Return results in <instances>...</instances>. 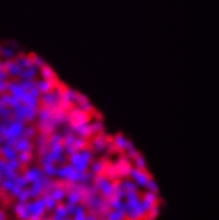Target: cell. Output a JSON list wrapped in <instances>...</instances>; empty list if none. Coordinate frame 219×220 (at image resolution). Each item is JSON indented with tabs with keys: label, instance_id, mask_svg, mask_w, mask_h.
Instances as JSON below:
<instances>
[{
	"label": "cell",
	"instance_id": "cell-27",
	"mask_svg": "<svg viewBox=\"0 0 219 220\" xmlns=\"http://www.w3.org/2000/svg\"><path fill=\"white\" fill-rule=\"evenodd\" d=\"M29 192L27 191H23L21 192V194L19 195V200L21 202H25L27 200L29 196Z\"/></svg>",
	"mask_w": 219,
	"mask_h": 220
},
{
	"label": "cell",
	"instance_id": "cell-25",
	"mask_svg": "<svg viewBox=\"0 0 219 220\" xmlns=\"http://www.w3.org/2000/svg\"><path fill=\"white\" fill-rule=\"evenodd\" d=\"M28 182L26 178L19 177L15 179V183L17 185H19L21 188L27 185V182Z\"/></svg>",
	"mask_w": 219,
	"mask_h": 220
},
{
	"label": "cell",
	"instance_id": "cell-22",
	"mask_svg": "<svg viewBox=\"0 0 219 220\" xmlns=\"http://www.w3.org/2000/svg\"><path fill=\"white\" fill-rule=\"evenodd\" d=\"M79 195L76 192H71L69 196V200L70 203L75 204L79 200Z\"/></svg>",
	"mask_w": 219,
	"mask_h": 220
},
{
	"label": "cell",
	"instance_id": "cell-38",
	"mask_svg": "<svg viewBox=\"0 0 219 220\" xmlns=\"http://www.w3.org/2000/svg\"><path fill=\"white\" fill-rule=\"evenodd\" d=\"M1 113H2V115H3V116H8V115H9L10 112L9 110H8L7 109H3V111L1 110Z\"/></svg>",
	"mask_w": 219,
	"mask_h": 220
},
{
	"label": "cell",
	"instance_id": "cell-37",
	"mask_svg": "<svg viewBox=\"0 0 219 220\" xmlns=\"http://www.w3.org/2000/svg\"><path fill=\"white\" fill-rule=\"evenodd\" d=\"M92 126L93 129L94 131H100L102 128V125L101 123H96L94 125H93Z\"/></svg>",
	"mask_w": 219,
	"mask_h": 220
},
{
	"label": "cell",
	"instance_id": "cell-19",
	"mask_svg": "<svg viewBox=\"0 0 219 220\" xmlns=\"http://www.w3.org/2000/svg\"><path fill=\"white\" fill-rule=\"evenodd\" d=\"M4 172H5L6 176H8V178L9 179L12 180V179L15 178L16 173L15 172V170L12 169L8 164H7L6 169H5Z\"/></svg>",
	"mask_w": 219,
	"mask_h": 220
},
{
	"label": "cell",
	"instance_id": "cell-5",
	"mask_svg": "<svg viewBox=\"0 0 219 220\" xmlns=\"http://www.w3.org/2000/svg\"><path fill=\"white\" fill-rule=\"evenodd\" d=\"M23 126L20 122H17L13 123L10 125L9 128H7L6 133L4 134V136L6 139H9L12 138H16L19 137L20 134L22 132Z\"/></svg>",
	"mask_w": 219,
	"mask_h": 220
},
{
	"label": "cell",
	"instance_id": "cell-20",
	"mask_svg": "<svg viewBox=\"0 0 219 220\" xmlns=\"http://www.w3.org/2000/svg\"><path fill=\"white\" fill-rule=\"evenodd\" d=\"M64 196V192L62 190L57 189L55 190L53 193L52 197L54 198L55 201H60Z\"/></svg>",
	"mask_w": 219,
	"mask_h": 220
},
{
	"label": "cell",
	"instance_id": "cell-21",
	"mask_svg": "<svg viewBox=\"0 0 219 220\" xmlns=\"http://www.w3.org/2000/svg\"><path fill=\"white\" fill-rule=\"evenodd\" d=\"M95 144L96 148L97 150H102V149L104 147L105 142L102 137H99L96 139Z\"/></svg>",
	"mask_w": 219,
	"mask_h": 220
},
{
	"label": "cell",
	"instance_id": "cell-24",
	"mask_svg": "<svg viewBox=\"0 0 219 220\" xmlns=\"http://www.w3.org/2000/svg\"><path fill=\"white\" fill-rule=\"evenodd\" d=\"M15 183L13 182L11 179H7L6 181H5L3 183V187L5 189H6L8 190L12 191L13 188L15 186Z\"/></svg>",
	"mask_w": 219,
	"mask_h": 220
},
{
	"label": "cell",
	"instance_id": "cell-33",
	"mask_svg": "<svg viewBox=\"0 0 219 220\" xmlns=\"http://www.w3.org/2000/svg\"><path fill=\"white\" fill-rule=\"evenodd\" d=\"M61 140H62V137H61L60 135H57L54 136V137H53L52 140V146H54V145L60 144Z\"/></svg>",
	"mask_w": 219,
	"mask_h": 220
},
{
	"label": "cell",
	"instance_id": "cell-16",
	"mask_svg": "<svg viewBox=\"0 0 219 220\" xmlns=\"http://www.w3.org/2000/svg\"><path fill=\"white\" fill-rule=\"evenodd\" d=\"M75 214H76V220H82L85 219V215L84 211V208L82 206L77 208Z\"/></svg>",
	"mask_w": 219,
	"mask_h": 220
},
{
	"label": "cell",
	"instance_id": "cell-3",
	"mask_svg": "<svg viewBox=\"0 0 219 220\" xmlns=\"http://www.w3.org/2000/svg\"><path fill=\"white\" fill-rule=\"evenodd\" d=\"M26 206L29 214L36 215L40 217L44 212L46 204L44 199H40L34 203L28 204Z\"/></svg>",
	"mask_w": 219,
	"mask_h": 220
},
{
	"label": "cell",
	"instance_id": "cell-14",
	"mask_svg": "<svg viewBox=\"0 0 219 220\" xmlns=\"http://www.w3.org/2000/svg\"><path fill=\"white\" fill-rule=\"evenodd\" d=\"M67 213V208H65L63 205H59L56 210V219L61 220L64 219L66 217Z\"/></svg>",
	"mask_w": 219,
	"mask_h": 220
},
{
	"label": "cell",
	"instance_id": "cell-28",
	"mask_svg": "<svg viewBox=\"0 0 219 220\" xmlns=\"http://www.w3.org/2000/svg\"><path fill=\"white\" fill-rule=\"evenodd\" d=\"M75 137H74V136L73 135H69L66 138V140L65 141V144H66V146L68 147V146H72L73 144L74 141L75 140Z\"/></svg>",
	"mask_w": 219,
	"mask_h": 220
},
{
	"label": "cell",
	"instance_id": "cell-2",
	"mask_svg": "<svg viewBox=\"0 0 219 220\" xmlns=\"http://www.w3.org/2000/svg\"><path fill=\"white\" fill-rule=\"evenodd\" d=\"M71 123L75 128L80 125L86 124L89 121V115L88 112L76 109L71 112Z\"/></svg>",
	"mask_w": 219,
	"mask_h": 220
},
{
	"label": "cell",
	"instance_id": "cell-17",
	"mask_svg": "<svg viewBox=\"0 0 219 220\" xmlns=\"http://www.w3.org/2000/svg\"><path fill=\"white\" fill-rule=\"evenodd\" d=\"M45 171L48 176H53L57 173V170L52 165V163L45 164Z\"/></svg>",
	"mask_w": 219,
	"mask_h": 220
},
{
	"label": "cell",
	"instance_id": "cell-36",
	"mask_svg": "<svg viewBox=\"0 0 219 220\" xmlns=\"http://www.w3.org/2000/svg\"><path fill=\"white\" fill-rule=\"evenodd\" d=\"M76 209L77 208L75 206V204H71V203H70V204L68 206L67 208V212L69 213H71V214L75 213Z\"/></svg>",
	"mask_w": 219,
	"mask_h": 220
},
{
	"label": "cell",
	"instance_id": "cell-8",
	"mask_svg": "<svg viewBox=\"0 0 219 220\" xmlns=\"http://www.w3.org/2000/svg\"><path fill=\"white\" fill-rule=\"evenodd\" d=\"M75 129L78 132L80 135L84 137H88L92 134L93 132H94L92 126L88 125L86 124L77 126L75 128Z\"/></svg>",
	"mask_w": 219,
	"mask_h": 220
},
{
	"label": "cell",
	"instance_id": "cell-26",
	"mask_svg": "<svg viewBox=\"0 0 219 220\" xmlns=\"http://www.w3.org/2000/svg\"><path fill=\"white\" fill-rule=\"evenodd\" d=\"M103 169V165L101 163H96L92 167L93 171L96 173L101 172Z\"/></svg>",
	"mask_w": 219,
	"mask_h": 220
},
{
	"label": "cell",
	"instance_id": "cell-10",
	"mask_svg": "<svg viewBox=\"0 0 219 220\" xmlns=\"http://www.w3.org/2000/svg\"><path fill=\"white\" fill-rule=\"evenodd\" d=\"M99 183L102 192H103L105 195L109 196L112 193L113 187L107 181L101 178L99 181Z\"/></svg>",
	"mask_w": 219,
	"mask_h": 220
},
{
	"label": "cell",
	"instance_id": "cell-31",
	"mask_svg": "<svg viewBox=\"0 0 219 220\" xmlns=\"http://www.w3.org/2000/svg\"><path fill=\"white\" fill-rule=\"evenodd\" d=\"M12 169L16 170L17 169L19 166V163L16 160H10L9 163L8 164Z\"/></svg>",
	"mask_w": 219,
	"mask_h": 220
},
{
	"label": "cell",
	"instance_id": "cell-18",
	"mask_svg": "<svg viewBox=\"0 0 219 220\" xmlns=\"http://www.w3.org/2000/svg\"><path fill=\"white\" fill-rule=\"evenodd\" d=\"M30 152H22L19 156V159L21 162L26 163L28 162L30 159Z\"/></svg>",
	"mask_w": 219,
	"mask_h": 220
},
{
	"label": "cell",
	"instance_id": "cell-30",
	"mask_svg": "<svg viewBox=\"0 0 219 220\" xmlns=\"http://www.w3.org/2000/svg\"><path fill=\"white\" fill-rule=\"evenodd\" d=\"M82 109H83V111L89 113L90 112L92 111V105H91V104H89V103H88L87 102H85V103L82 104Z\"/></svg>",
	"mask_w": 219,
	"mask_h": 220
},
{
	"label": "cell",
	"instance_id": "cell-13",
	"mask_svg": "<svg viewBox=\"0 0 219 220\" xmlns=\"http://www.w3.org/2000/svg\"><path fill=\"white\" fill-rule=\"evenodd\" d=\"M2 152L3 156L7 159L11 160H15L16 157V151L9 146L4 147L2 149Z\"/></svg>",
	"mask_w": 219,
	"mask_h": 220
},
{
	"label": "cell",
	"instance_id": "cell-7",
	"mask_svg": "<svg viewBox=\"0 0 219 220\" xmlns=\"http://www.w3.org/2000/svg\"><path fill=\"white\" fill-rule=\"evenodd\" d=\"M32 145L26 139H22L17 143L16 150L21 152H30L32 150Z\"/></svg>",
	"mask_w": 219,
	"mask_h": 220
},
{
	"label": "cell",
	"instance_id": "cell-12",
	"mask_svg": "<svg viewBox=\"0 0 219 220\" xmlns=\"http://www.w3.org/2000/svg\"><path fill=\"white\" fill-rule=\"evenodd\" d=\"M41 186L42 184L41 180H38L34 182V184L32 186V189L29 191L30 196L32 197H36L38 196L41 190Z\"/></svg>",
	"mask_w": 219,
	"mask_h": 220
},
{
	"label": "cell",
	"instance_id": "cell-34",
	"mask_svg": "<svg viewBox=\"0 0 219 220\" xmlns=\"http://www.w3.org/2000/svg\"><path fill=\"white\" fill-rule=\"evenodd\" d=\"M21 187H20L19 185H15L14 187V188H13L12 190V192L13 194L15 195V196H19V195L21 194Z\"/></svg>",
	"mask_w": 219,
	"mask_h": 220
},
{
	"label": "cell",
	"instance_id": "cell-15",
	"mask_svg": "<svg viewBox=\"0 0 219 220\" xmlns=\"http://www.w3.org/2000/svg\"><path fill=\"white\" fill-rule=\"evenodd\" d=\"M46 207L52 210L55 207V200L53 197H46L44 199Z\"/></svg>",
	"mask_w": 219,
	"mask_h": 220
},
{
	"label": "cell",
	"instance_id": "cell-1",
	"mask_svg": "<svg viewBox=\"0 0 219 220\" xmlns=\"http://www.w3.org/2000/svg\"><path fill=\"white\" fill-rule=\"evenodd\" d=\"M57 176L62 178H67L73 181H76L81 179L82 174L76 169L73 165L65 166L64 168L57 169Z\"/></svg>",
	"mask_w": 219,
	"mask_h": 220
},
{
	"label": "cell",
	"instance_id": "cell-23",
	"mask_svg": "<svg viewBox=\"0 0 219 220\" xmlns=\"http://www.w3.org/2000/svg\"><path fill=\"white\" fill-rule=\"evenodd\" d=\"M85 141L82 139H75L73 142V146L77 150L82 149L85 146Z\"/></svg>",
	"mask_w": 219,
	"mask_h": 220
},
{
	"label": "cell",
	"instance_id": "cell-32",
	"mask_svg": "<svg viewBox=\"0 0 219 220\" xmlns=\"http://www.w3.org/2000/svg\"><path fill=\"white\" fill-rule=\"evenodd\" d=\"M35 134V130L32 128H28L25 132V135L26 137H31L34 136Z\"/></svg>",
	"mask_w": 219,
	"mask_h": 220
},
{
	"label": "cell",
	"instance_id": "cell-29",
	"mask_svg": "<svg viewBox=\"0 0 219 220\" xmlns=\"http://www.w3.org/2000/svg\"><path fill=\"white\" fill-rule=\"evenodd\" d=\"M81 155L83 156V158L88 163L92 159V153H91L89 151L84 150L82 153Z\"/></svg>",
	"mask_w": 219,
	"mask_h": 220
},
{
	"label": "cell",
	"instance_id": "cell-4",
	"mask_svg": "<svg viewBox=\"0 0 219 220\" xmlns=\"http://www.w3.org/2000/svg\"><path fill=\"white\" fill-rule=\"evenodd\" d=\"M71 162L78 171L83 172L86 170L88 162L85 160L81 154L75 153L71 155Z\"/></svg>",
	"mask_w": 219,
	"mask_h": 220
},
{
	"label": "cell",
	"instance_id": "cell-35",
	"mask_svg": "<svg viewBox=\"0 0 219 220\" xmlns=\"http://www.w3.org/2000/svg\"><path fill=\"white\" fill-rule=\"evenodd\" d=\"M50 116V113L48 110H45L41 112L40 115V117L42 120H46Z\"/></svg>",
	"mask_w": 219,
	"mask_h": 220
},
{
	"label": "cell",
	"instance_id": "cell-6",
	"mask_svg": "<svg viewBox=\"0 0 219 220\" xmlns=\"http://www.w3.org/2000/svg\"><path fill=\"white\" fill-rule=\"evenodd\" d=\"M42 177V173L39 169H32L29 170L26 174L25 178L28 182H35L38 180H41Z\"/></svg>",
	"mask_w": 219,
	"mask_h": 220
},
{
	"label": "cell",
	"instance_id": "cell-9",
	"mask_svg": "<svg viewBox=\"0 0 219 220\" xmlns=\"http://www.w3.org/2000/svg\"><path fill=\"white\" fill-rule=\"evenodd\" d=\"M15 211L19 217L22 219H26L28 217L29 213L27 208V206L23 204L22 202L16 206Z\"/></svg>",
	"mask_w": 219,
	"mask_h": 220
},
{
	"label": "cell",
	"instance_id": "cell-11",
	"mask_svg": "<svg viewBox=\"0 0 219 220\" xmlns=\"http://www.w3.org/2000/svg\"><path fill=\"white\" fill-rule=\"evenodd\" d=\"M41 73L47 81H55L54 73L50 68L46 66H43Z\"/></svg>",
	"mask_w": 219,
	"mask_h": 220
}]
</instances>
